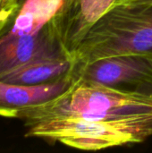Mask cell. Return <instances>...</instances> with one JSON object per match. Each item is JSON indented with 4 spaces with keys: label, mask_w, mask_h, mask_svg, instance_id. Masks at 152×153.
Masks as SVG:
<instances>
[{
    "label": "cell",
    "mask_w": 152,
    "mask_h": 153,
    "mask_svg": "<svg viewBox=\"0 0 152 153\" xmlns=\"http://www.w3.org/2000/svg\"><path fill=\"white\" fill-rule=\"evenodd\" d=\"M67 0H20L0 9V78L39 59L71 56L56 16Z\"/></svg>",
    "instance_id": "1"
},
{
    "label": "cell",
    "mask_w": 152,
    "mask_h": 153,
    "mask_svg": "<svg viewBox=\"0 0 152 153\" xmlns=\"http://www.w3.org/2000/svg\"><path fill=\"white\" fill-rule=\"evenodd\" d=\"M5 1H6V0H0V9H1V8H2V6L4 4Z\"/></svg>",
    "instance_id": "10"
},
{
    "label": "cell",
    "mask_w": 152,
    "mask_h": 153,
    "mask_svg": "<svg viewBox=\"0 0 152 153\" xmlns=\"http://www.w3.org/2000/svg\"><path fill=\"white\" fill-rule=\"evenodd\" d=\"M146 113H152L151 90H124L87 81L76 74L65 92L47 102L22 109L16 118L29 127L56 118L108 120Z\"/></svg>",
    "instance_id": "2"
},
{
    "label": "cell",
    "mask_w": 152,
    "mask_h": 153,
    "mask_svg": "<svg viewBox=\"0 0 152 153\" xmlns=\"http://www.w3.org/2000/svg\"><path fill=\"white\" fill-rule=\"evenodd\" d=\"M75 77L73 68L66 75L48 83L19 85L0 81V117L16 118L22 109L55 99L72 85Z\"/></svg>",
    "instance_id": "6"
},
{
    "label": "cell",
    "mask_w": 152,
    "mask_h": 153,
    "mask_svg": "<svg viewBox=\"0 0 152 153\" xmlns=\"http://www.w3.org/2000/svg\"><path fill=\"white\" fill-rule=\"evenodd\" d=\"M152 53V5L115 4L70 52L76 66L120 55Z\"/></svg>",
    "instance_id": "3"
},
{
    "label": "cell",
    "mask_w": 152,
    "mask_h": 153,
    "mask_svg": "<svg viewBox=\"0 0 152 153\" xmlns=\"http://www.w3.org/2000/svg\"><path fill=\"white\" fill-rule=\"evenodd\" d=\"M74 66L71 56L39 59L16 68L1 77L0 81L19 85L48 83L66 75Z\"/></svg>",
    "instance_id": "8"
},
{
    "label": "cell",
    "mask_w": 152,
    "mask_h": 153,
    "mask_svg": "<svg viewBox=\"0 0 152 153\" xmlns=\"http://www.w3.org/2000/svg\"><path fill=\"white\" fill-rule=\"evenodd\" d=\"M74 69L79 77L99 84L117 88L131 85L152 91V53L115 56L75 65Z\"/></svg>",
    "instance_id": "5"
},
{
    "label": "cell",
    "mask_w": 152,
    "mask_h": 153,
    "mask_svg": "<svg viewBox=\"0 0 152 153\" xmlns=\"http://www.w3.org/2000/svg\"><path fill=\"white\" fill-rule=\"evenodd\" d=\"M151 4L152 5V0H116V4Z\"/></svg>",
    "instance_id": "9"
},
{
    "label": "cell",
    "mask_w": 152,
    "mask_h": 153,
    "mask_svg": "<svg viewBox=\"0 0 152 153\" xmlns=\"http://www.w3.org/2000/svg\"><path fill=\"white\" fill-rule=\"evenodd\" d=\"M116 0H67L56 16L60 34L69 52Z\"/></svg>",
    "instance_id": "7"
},
{
    "label": "cell",
    "mask_w": 152,
    "mask_h": 153,
    "mask_svg": "<svg viewBox=\"0 0 152 153\" xmlns=\"http://www.w3.org/2000/svg\"><path fill=\"white\" fill-rule=\"evenodd\" d=\"M26 136L61 143L82 151L140 143L152 136V113L108 120L56 118L32 125Z\"/></svg>",
    "instance_id": "4"
}]
</instances>
